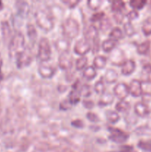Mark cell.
<instances>
[{
	"label": "cell",
	"instance_id": "obj_18",
	"mask_svg": "<svg viewBox=\"0 0 151 152\" xmlns=\"http://www.w3.org/2000/svg\"><path fill=\"white\" fill-rule=\"evenodd\" d=\"M114 101V96L110 92H105L103 94L101 95V97L99 98L98 105L101 107L107 106L111 105Z\"/></svg>",
	"mask_w": 151,
	"mask_h": 152
},
{
	"label": "cell",
	"instance_id": "obj_20",
	"mask_svg": "<svg viewBox=\"0 0 151 152\" xmlns=\"http://www.w3.org/2000/svg\"><path fill=\"white\" fill-rule=\"evenodd\" d=\"M141 79L142 83L144 82L145 83L151 84V65H144L142 68V74H141Z\"/></svg>",
	"mask_w": 151,
	"mask_h": 152
},
{
	"label": "cell",
	"instance_id": "obj_15",
	"mask_svg": "<svg viewBox=\"0 0 151 152\" xmlns=\"http://www.w3.org/2000/svg\"><path fill=\"white\" fill-rule=\"evenodd\" d=\"M134 111L136 115L140 117H145L150 114L149 107L143 102H139L135 104Z\"/></svg>",
	"mask_w": 151,
	"mask_h": 152
},
{
	"label": "cell",
	"instance_id": "obj_12",
	"mask_svg": "<svg viewBox=\"0 0 151 152\" xmlns=\"http://www.w3.org/2000/svg\"><path fill=\"white\" fill-rule=\"evenodd\" d=\"M39 75L44 79H50L56 74V69L47 64H40L38 68Z\"/></svg>",
	"mask_w": 151,
	"mask_h": 152
},
{
	"label": "cell",
	"instance_id": "obj_11",
	"mask_svg": "<svg viewBox=\"0 0 151 152\" xmlns=\"http://www.w3.org/2000/svg\"><path fill=\"white\" fill-rule=\"evenodd\" d=\"M129 91L130 94L133 96L139 97L143 95V89H142V83L141 80H133L129 85Z\"/></svg>",
	"mask_w": 151,
	"mask_h": 152
},
{
	"label": "cell",
	"instance_id": "obj_17",
	"mask_svg": "<svg viewBox=\"0 0 151 152\" xmlns=\"http://www.w3.org/2000/svg\"><path fill=\"white\" fill-rule=\"evenodd\" d=\"M85 39L86 40L90 42V41L94 42L95 40L99 39V30L95 25H90L87 28L85 33Z\"/></svg>",
	"mask_w": 151,
	"mask_h": 152
},
{
	"label": "cell",
	"instance_id": "obj_35",
	"mask_svg": "<svg viewBox=\"0 0 151 152\" xmlns=\"http://www.w3.org/2000/svg\"><path fill=\"white\" fill-rule=\"evenodd\" d=\"M130 7L133 8V10H141L147 4V1L145 0H132L129 2Z\"/></svg>",
	"mask_w": 151,
	"mask_h": 152
},
{
	"label": "cell",
	"instance_id": "obj_26",
	"mask_svg": "<svg viewBox=\"0 0 151 152\" xmlns=\"http://www.w3.org/2000/svg\"><path fill=\"white\" fill-rule=\"evenodd\" d=\"M123 31L121 29L118 27H115V28H112L109 34V38L111 39H113L115 41H118V40L121 39L123 38Z\"/></svg>",
	"mask_w": 151,
	"mask_h": 152
},
{
	"label": "cell",
	"instance_id": "obj_39",
	"mask_svg": "<svg viewBox=\"0 0 151 152\" xmlns=\"http://www.w3.org/2000/svg\"><path fill=\"white\" fill-rule=\"evenodd\" d=\"M73 107V104L71 103L70 101L68 99V98L67 99H63L62 102L59 103V108L62 111H68L70 110Z\"/></svg>",
	"mask_w": 151,
	"mask_h": 152
},
{
	"label": "cell",
	"instance_id": "obj_33",
	"mask_svg": "<svg viewBox=\"0 0 151 152\" xmlns=\"http://www.w3.org/2000/svg\"><path fill=\"white\" fill-rule=\"evenodd\" d=\"M142 30L145 36L151 35V17L147 18L144 21L142 26Z\"/></svg>",
	"mask_w": 151,
	"mask_h": 152
},
{
	"label": "cell",
	"instance_id": "obj_22",
	"mask_svg": "<svg viewBox=\"0 0 151 152\" xmlns=\"http://www.w3.org/2000/svg\"><path fill=\"white\" fill-rule=\"evenodd\" d=\"M82 76L85 80H92L97 76V71L93 65L86 67L82 73Z\"/></svg>",
	"mask_w": 151,
	"mask_h": 152
},
{
	"label": "cell",
	"instance_id": "obj_4",
	"mask_svg": "<svg viewBox=\"0 0 151 152\" xmlns=\"http://www.w3.org/2000/svg\"><path fill=\"white\" fill-rule=\"evenodd\" d=\"M51 46L50 42L45 37H43L38 42L37 57L41 62H46L51 58Z\"/></svg>",
	"mask_w": 151,
	"mask_h": 152
},
{
	"label": "cell",
	"instance_id": "obj_48",
	"mask_svg": "<svg viewBox=\"0 0 151 152\" xmlns=\"http://www.w3.org/2000/svg\"><path fill=\"white\" fill-rule=\"evenodd\" d=\"M71 125L73 127L77 128V129H81V128L84 127V123H83L82 120H76L72 121Z\"/></svg>",
	"mask_w": 151,
	"mask_h": 152
},
{
	"label": "cell",
	"instance_id": "obj_47",
	"mask_svg": "<svg viewBox=\"0 0 151 152\" xmlns=\"http://www.w3.org/2000/svg\"><path fill=\"white\" fill-rule=\"evenodd\" d=\"M99 41H100V39H98L93 42V47L91 48L93 53H97L99 51V49H100V43H99Z\"/></svg>",
	"mask_w": 151,
	"mask_h": 152
},
{
	"label": "cell",
	"instance_id": "obj_44",
	"mask_svg": "<svg viewBox=\"0 0 151 152\" xmlns=\"http://www.w3.org/2000/svg\"><path fill=\"white\" fill-rule=\"evenodd\" d=\"M139 16V13L137 10H132L130 11H129L127 13V14L126 15V17H127V20L132 22L133 20L138 19V17Z\"/></svg>",
	"mask_w": 151,
	"mask_h": 152
},
{
	"label": "cell",
	"instance_id": "obj_23",
	"mask_svg": "<svg viewBox=\"0 0 151 152\" xmlns=\"http://www.w3.org/2000/svg\"><path fill=\"white\" fill-rule=\"evenodd\" d=\"M116 41L111 39H107L105 41H103L102 44V50L106 53H110L114 48H116Z\"/></svg>",
	"mask_w": 151,
	"mask_h": 152
},
{
	"label": "cell",
	"instance_id": "obj_8",
	"mask_svg": "<svg viewBox=\"0 0 151 152\" xmlns=\"http://www.w3.org/2000/svg\"><path fill=\"white\" fill-rule=\"evenodd\" d=\"M91 50V45L85 39H81L76 42L74 45V52L81 56H84Z\"/></svg>",
	"mask_w": 151,
	"mask_h": 152
},
{
	"label": "cell",
	"instance_id": "obj_40",
	"mask_svg": "<svg viewBox=\"0 0 151 152\" xmlns=\"http://www.w3.org/2000/svg\"><path fill=\"white\" fill-rule=\"evenodd\" d=\"M113 19L115 20V22L117 24H118V25H121V24L124 22V15L122 11L115 12V13H113Z\"/></svg>",
	"mask_w": 151,
	"mask_h": 152
},
{
	"label": "cell",
	"instance_id": "obj_3",
	"mask_svg": "<svg viewBox=\"0 0 151 152\" xmlns=\"http://www.w3.org/2000/svg\"><path fill=\"white\" fill-rule=\"evenodd\" d=\"M36 25L44 31H50L54 28V22L50 15L44 10H38L34 13Z\"/></svg>",
	"mask_w": 151,
	"mask_h": 152
},
{
	"label": "cell",
	"instance_id": "obj_36",
	"mask_svg": "<svg viewBox=\"0 0 151 152\" xmlns=\"http://www.w3.org/2000/svg\"><path fill=\"white\" fill-rule=\"evenodd\" d=\"M79 91L81 96H82L84 97H88L92 94V88L90 85L84 84L80 87Z\"/></svg>",
	"mask_w": 151,
	"mask_h": 152
},
{
	"label": "cell",
	"instance_id": "obj_46",
	"mask_svg": "<svg viewBox=\"0 0 151 152\" xmlns=\"http://www.w3.org/2000/svg\"><path fill=\"white\" fill-rule=\"evenodd\" d=\"M82 105L83 106L87 109H91L94 107V102L91 99H84L82 100Z\"/></svg>",
	"mask_w": 151,
	"mask_h": 152
},
{
	"label": "cell",
	"instance_id": "obj_1",
	"mask_svg": "<svg viewBox=\"0 0 151 152\" xmlns=\"http://www.w3.org/2000/svg\"><path fill=\"white\" fill-rule=\"evenodd\" d=\"M25 39L20 31L15 33L9 44V53L11 57H16L19 53L25 50Z\"/></svg>",
	"mask_w": 151,
	"mask_h": 152
},
{
	"label": "cell",
	"instance_id": "obj_2",
	"mask_svg": "<svg viewBox=\"0 0 151 152\" xmlns=\"http://www.w3.org/2000/svg\"><path fill=\"white\" fill-rule=\"evenodd\" d=\"M62 33L65 37L70 40L75 39L79 34V24L75 19L72 17H69L65 19L62 23Z\"/></svg>",
	"mask_w": 151,
	"mask_h": 152
},
{
	"label": "cell",
	"instance_id": "obj_51",
	"mask_svg": "<svg viewBox=\"0 0 151 152\" xmlns=\"http://www.w3.org/2000/svg\"><path fill=\"white\" fill-rule=\"evenodd\" d=\"M3 7V4L2 2H1V1H0V10H1Z\"/></svg>",
	"mask_w": 151,
	"mask_h": 152
},
{
	"label": "cell",
	"instance_id": "obj_28",
	"mask_svg": "<svg viewBox=\"0 0 151 152\" xmlns=\"http://www.w3.org/2000/svg\"><path fill=\"white\" fill-rule=\"evenodd\" d=\"M123 29H124V32L127 37H132L136 33V30H135L134 26L131 22L127 20L123 23Z\"/></svg>",
	"mask_w": 151,
	"mask_h": 152
},
{
	"label": "cell",
	"instance_id": "obj_6",
	"mask_svg": "<svg viewBox=\"0 0 151 152\" xmlns=\"http://www.w3.org/2000/svg\"><path fill=\"white\" fill-rule=\"evenodd\" d=\"M110 61L115 66H121L126 61L124 51L120 48H115L110 53Z\"/></svg>",
	"mask_w": 151,
	"mask_h": 152
},
{
	"label": "cell",
	"instance_id": "obj_25",
	"mask_svg": "<svg viewBox=\"0 0 151 152\" xmlns=\"http://www.w3.org/2000/svg\"><path fill=\"white\" fill-rule=\"evenodd\" d=\"M105 116H106L107 120L110 123L112 124H115L117 122L119 121L120 116L117 111H111V110H108L105 113Z\"/></svg>",
	"mask_w": 151,
	"mask_h": 152
},
{
	"label": "cell",
	"instance_id": "obj_5",
	"mask_svg": "<svg viewBox=\"0 0 151 152\" xmlns=\"http://www.w3.org/2000/svg\"><path fill=\"white\" fill-rule=\"evenodd\" d=\"M108 130L110 133L109 135V139L113 142L116 143H123L128 140L129 135L120 129L114 127H109Z\"/></svg>",
	"mask_w": 151,
	"mask_h": 152
},
{
	"label": "cell",
	"instance_id": "obj_50",
	"mask_svg": "<svg viewBox=\"0 0 151 152\" xmlns=\"http://www.w3.org/2000/svg\"><path fill=\"white\" fill-rule=\"evenodd\" d=\"M1 67H2V59H1V56H0V82L3 79V74L1 72Z\"/></svg>",
	"mask_w": 151,
	"mask_h": 152
},
{
	"label": "cell",
	"instance_id": "obj_21",
	"mask_svg": "<svg viewBox=\"0 0 151 152\" xmlns=\"http://www.w3.org/2000/svg\"><path fill=\"white\" fill-rule=\"evenodd\" d=\"M107 62V58L102 55H98L93 59V67L97 69H103L105 68Z\"/></svg>",
	"mask_w": 151,
	"mask_h": 152
},
{
	"label": "cell",
	"instance_id": "obj_30",
	"mask_svg": "<svg viewBox=\"0 0 151 152\" xmlns=\"http://www.w3.org/2000/svg\"><path fill=\"white\" fill-rule=\"evenodd\" d=\"M130 105L126 100H120L115 105V110L117 112H125L130 109Z\"/></svg>",
	"mask_w": 151,
	"mask_h": 152
},
{
	"label": "cell",
	"instance_id": "obj_27",
	"mask_svg": "<svg viewBox=\"0 0 151 152\" xmlns=\"http://www.w3.org/2000/svg\"><path fill=\"white\" fill-rule=\"evenodd\" d=\"M27 33H28V36L30 41L32 42H35L37 38V31L33 25L30 23L28 24V25H27Z\"/></svg>",
	"mask_w": 151,
	"mask_h": 152
},
{
	"label": "cell",
	"instance_id": "obj_31",
	"mask_svg": "<svg viewBox=\"0 0 151 152\" xmlns=\"http://www.w3.org/2000/svg\"><path fill=\"white\" fill-rule=\"evenodd\" d=\"M94 91L97 94L102 95L105 92V85L103 79L98 80L94 85Z\"/></svg>",
	"mask_w": 151,
	"mask_h": 152
},
{
	"label": "cell",
	"instance_id": "obj_13",
	"mask_svg": "<svg viewBox=\"0 0 151 152\" xmlns=\"http://www.w3.org/2000/svg\"><path fill=\"white\" fill-rule=\"evenodd\" d=\"M55 48L60 53H68L70 49V40L65 37L58 39L55 42Z\"/></svg>",
	"mask_w": 151,
	"mask_h": 152
},
{
	"label": "cell",
	"instance_id": "obj_9",
	"mask_svg": "<svg viewBox=\"0 0 151 152\" xmlns=\"http://www.w3.org/2000/svg\"><path fill=\"white\" fill-rule=\"evenodd\" d=\"M59 68L64 71H68L71 69L73 66V57L69 52L60 53L58 59Z\"/></svg>",
	"mask_w": 151,
	"mask_h": 152
},
{
	"label": "cell",
	"instance_id": "obj_7",
	"mask_svg": "<svg viewBox=\"0 0 151 152\" xmlns=\"http://www.w3.org/2000/svg\"><path fill=\"white\" fill-rule=\"evenodd\" d=\"M15 58H16V64L18 68H23L29 66L32 62V56L26 49L19 53Z\"/></svg>",
	"mask_w": 151,
	"mask_h": 152
},
{
	"label": "cell",
	"instance_id": "obj_37",
	"mask_svg": "<svg viewBox=\"0 0 151 152\" xmlns=\"http://www.w3.org/2000/svg\"><path fill=\"white\" fill-rule=\"evenodd\" d=\"M102 4V1L101 0H88L87 1V4L90 9L93 10H97L101 7Z\"/></svg>",
	"mask_w": 151,
	"mask_h": 152
},
{
	"label": "cell",
	"instance_id": "obj_14",
	"mask_svg": "<svg viewBox=\"0 0 151 152\" xmlns=\"http://www.w3.org/2000/svg\"><path fill=\"white\" fill-rule=\"evenodd\" d=\"M136 62L133 59H126L121 66V74L124 76H129L133 74L136 70Z\"/></svg>",
	"mask_w": 151,
	"mask_h": 152
},
{
	"label": "cell",
	"instance_id": "obj_34",
	"mask_svg": "<svg viewBox=\"0 0 151 152\" xmlns=\"http://www.w3.org/2000/svg\"><path fill=\"white\" fill-rule=\"evenodd\" d=\"M112 27V22H110L109 18L105 16L102 21L99 22V29L102 31H107L110 30Z\"/></svg>",
	"mask_w": 151,
	"mask_h": 152
},
{
	"label": "cell",
	"instance_id": "obj_24",
	"mask_svg": "<svg viewBox=\"0 0 151 152\" xmlns=\"http://www.w3.org/2000/svg\"><path fill=\"white\" fill-rule=\"evenodd\" d=\"M150 40H147V41H144L138 45L137 48H136V50H137L139 54L146 55L149 52L150 49Z\"/></svg>",
	"mask_w": 151,
	"mask_h": 152
},
{
	"label": "cell",
	"instance_id": "obj_10",
	"mask_svg": "<svg viewBox=\"0 0 151 152\" xmlns=\"http://www.w3.org/2000/svg\"><path fill=\"white\" fill-rule=\"evenodd\" d=\"M113 93L120 100H124L130 94L129 86L124 83H118L114 87Z\"/></svg>",
	"mask_w": 151,
	"mask_h": 152
},
{
	"label": "cell",
	"instance_id": "obj_41",
	"mask_svg": "<svg viewBox=\"0 0 151 152\" xmlns=\"http://www.w3.org/2000/svg\"><path fill=\"white\" fill-rule=\"evenodd\" d=\"M105 17V13L103 11L96 12V13H93L90 17V21L93 22H100L102 21L104 18Z\"/></svg>",
	"mask_w": 151,
	"mask_h": 152
},
{
	"label": "cell",
	"instance_id": "obj_49",
	"mask_svg": "<svg viewBox=\"0 0 151 152\" xmlns=\"http://www.w3.org/2000/svg\"><path fill=\"white\" fill-rule=\"evenodd\" d=\"M120 152H135L133 147L130 146V145H124L121 147V151Z\"/></svg>",
	"mask_w": 151,
	"mask_h": 152
},
{
	"label": "cell",
	"instance_id": "obj_16",
	"mask_svg": "<svg viewBox=\"0 0 151 152\" xmlns=\"http://www.w3.org/2000/svg\"><path fill=\"white\" fill-rule=\"evenodd\" d=\"M78 83L74 84V86H73V89L68 95V99L70 101L73 105L78 104L81 100V94H80L79 88H78Z\"/></svg>",
	"mask_w": 151,
	"mask_h": 152
},
{
	"label": "cell",
	"instance_id": "obj_45",
	"mask_svg": "<svg viewBox=\"0 0 151 152\" xmlns=\"http://www.w3.org/2000/svg\"><path fill=\"white\" fill-rule=\"evenodd\" d=\"M62 2L69 8H74L80 3V0H63Z\"/></svg>",
	"mask_w": 151,
	"mask_h": 152
},
{
	"label": "cell",
	"instance_id": "obj_42",
	"mask_svg": "<svg viewBox=\"0 0 151 152\" xmlns=\"http://www.w3.org/2000/svg\"><path fill=\"white\" fill-rule=\"evenodd\" d=\"M1 31H2V34L4 37H7L10 36V28L9 26V24L7 22H3L1 24Z\"/></svg>",
	"mask_w": 151,
	"mask_h": 152
},
{
	"label": "cell",
	"instance_id": "obj_19",
	"mask_svg": "<svg viewBox=\"0 0 151 152\" xmlns=\"http://www.w3.org/2000/svg\"><path fill=\"white\" fill-rule=\"evenodd\" d=\"M118 75L116 71L113 69H111V68L107 69L106 72L105 73V76H104V80L107 84L115 83L118 80Z\"/></svg>",
	"mask_w": 151,
	"mask_h": 152
},
{
	"label": "cell",
	"instance_id": "obj_38",
	"mask_svg": "<svg viewBox=\"0 0 151 152\" xmlns=\"http://www.w3.org/2000/svg\"><path fill=\"white\" fill-rule=\"evenodd\" d=\"M138 147L145 151H151V140L139 141Z\"/></svg>",
	"mask_w": 151,
	"mask_h": 152
},
{
	"label": "cell",
	"instance_id": "obj_32",
	"mask_svg": "<svg viewBox=\"0 0 151 152\" xmlns=\"http://www.w3.org/2000/svg\"><path fill=\"white\" fill-rule=\"evenodd\" d=\"M87 62H88V59L85 56H80L76 62V69L77 71H81V70L85 68Z\"/></svg>",
	"mask_w": 151,
	"mask_h": 152
},
{
	"label": "cell",
	"instance_id": "obj_29",
	"mask_svg": "<svg viewBox=\"0 0 151 152\" xmlns=\"http://www.w3.org/2000/svg\"><path fill=\"white\" fill-rule=\"evenodd\" d=\"M125 8V2L121 0H115L112 1L111 4V10L113 13L115 12L122 11Z\"/></svg>",
	"mask_w": 151,
	"mask_h": 152
},
{
	"label": "cell",
	"instance_id": "obj_43",
	"mask_svg": "<svg viewBox=\"0 0 151 152\" xmlns=\"http://www.w3.org/2000/svg\"><path fill=\"white\" fill-rule=\"evenodd\" d=\"M86 117H87V118L88 119L89 121H90L91 123H99V122L100 121V118L99 117V116H98L96 114H95V113L90 112V111H89V112L87 113V114H86Z\"/></svg>",
	"mask_w": 151,
	"mask_h": 152
}]
</instances>
